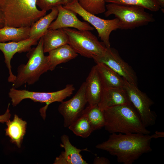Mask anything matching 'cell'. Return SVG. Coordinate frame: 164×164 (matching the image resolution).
I'll return each instance as SVG.
<instances>
[{
  "label": "cell",
  "mask_w": 164,
  "mask_h": 164,
  "mask_svg": "<svg viewBox=\"0 0 164 164\" xmlns=\"http://www.w3.org/2000/svg\"><path fill=\"white\" fill-rule=\"evenodd\" d=\"M57 7L58 12L57 16L49 26L48 29L70 27L79 30L91 31L94 29L95 28L87 22L80 20L74 12L64 8L62 5Z\"/></svg>",
  "instance_id": "4fadbf2b"
},
{
  "label": "cell",
  "mask_w": 164,
  "mask_h": 164,
  "mask_svg": "<svg viewBox=\"0 0 164 164\" xmlns=\"http://www.w3.org/2000/svg\"><path fill=\"white\" fill-rule=\"evenodd\" d=\"M9 105L10 104L9 103L5 113L3 114L0 115V123H4L10 119L11 114L9 109Z\"/></svg>",
  "instance_id": "83f0119b"
},
{
  "label": "cell",
  "mask_w": 164,
  "mask_h": 164,
  "mask_svg": "<svg viewBox=\"0 0 164 164\" xmlns=\"http://www.w3.org/2000/svg\"><path fill=\"white\" fill-rule=\"evenodd\" d=\"M87 118L94 131L101 129L104 127L105 119L103 110L98 105H89L85 108L82 113Z\"/></svg>",
  "instance_id": "603a6c76"
},
{
  "label": "cell",
  "mask_w": 164,
  "mask_h": 164,
  "mask_svg": "<svg viewBox=\"0 0 164 164\" xmlns=\"http://www.w3.org/2000/svg\"><path fill=\"white\" fill-rule=\"evenodd\" d=\"M95 65L104 89L124 88V79L104 64L96 63Z\"/></svg>",
  "instance_id": "e0dca14e"
},
{
  "label": "cell",
  "mask_w": 164,
  "mask_h": 164,
  "mask_svg": "<svg viewBox=\"0 0 164 164\" xmlns=\"http://www.w3.org/2000/svg\"><path fill=\"white\" fill-rule=\"evenodd\" d=\"M61 146L64 151L57 157L54 164H87L80 154L82 151H89L87 148L80 149L73 145L70 143L68 136L63 135L61 137Z\"/></svg>",
  "instance_id": "5bb4252c"
},
{
  "label": "cell",
  "mask_w": 164,
  "mask_h": 164,
  "mask_svg": "<svg viewBox=\"0 0 164 164\" xmlns=\"http://www.w3.org/2000/svg\"><path fill=\"white\" fill-rule=\"evenodd\" d=\"M0 10L5 26L16 28L30 27L46 13L38 9L36 0H0Z\"/></svg>",
  "instance_id": "3957f363"
},
{
  "label": "cell",
  "mask_w": 164,
  "mask_h": 164,
  "mask_svg": "<svg viewBox=\"0 0 164 164\" xmlns=\"http://www.w3.org/2000/svg\"><path fill=\"white\" fill-rule=\"evenodd\" d=\"M36 5L41 10L46 12L64 3L63 0H36Z\"/></svg>",
  "instance_id": "4316f807"
},
{
  "label": "cell",
  "mask_w": 164,
  "mask_h": 164,
  "mask_svg": "<svg viewBox=\"0 0 164 164\" xmlns=\"http://www.w3.org/2000/svg\"><path fill=\"white\" fill-rule=\"evenodd\" d=\"M75 88L72 84H67L65 87L59 91L53 92H36L25 90H18L12 87L9 92L12 105L16 106L22 100L29 99L35 102L45 103L46 105L40 109V115L44 120L46 117V111L48 106L55 102H61L73 94Z\"/></svg>",
  "instance_id": "8992f818"
},
{
  "label": "cell",
  "mask_w": 164,
  "mask_h": 164,
  "mask_svg": "<svg viewBox=\"0 0 164 164\" xmlns=\"http://www.w3.org/2000/svg\"><path fill=\"white\" fill-rule=\"evenodd\" d=\"M151 138H157L164 137V132L163 131L159 132L156 131L154 134L150 135Z\"/></svg>",
  "instance_id": "f546056e"
},
{
  "label": "cell",
  "mask_w": 164,
  "mask_h": 164,
  "mask_svg": "<svg viewBox=\"0 0 164 164\" xmlns=\"http://www.w3.org/2000/svg\"><path fill=\"white\" fill-rule=\"evenodd\" d=\"M106 8L105 16L114 15L121 29H133L155 21L153 15L141 7L110 3L106 5Z\"/></svg>",
  "instance_id": "5b68a950"
},
{
  "label": "cell",
  "mask_w": 164,
  "mask_h": 164,
  "mask_svg": "<svg viewBox=\"0 0 164 164\" xmlns=\"http://www.w3.org/2000/svg\"><path fill=\"white\" fill-rule=\"evenodd\" d=\"M104 111L105 119L104 127L111 134L149 135L151 133L143 125L138 112L132 104L114 106Z\"/></svg>",
  "instance_id": "7a4b0ae2"
},
{
  "label": "cell",
  "mask_w": 164,
  "mask_h": 164,
  "mask_svg": "<svg viewBox=\"0 0 164 164\" xmlns=\"http://www.w3.org/2000/svg\"><path fill=\"white\" fill-rule=\"evenodd\" d=\"M5 123L7 126L5 129L6 135L9 138L11 142L20 148L26 133L27 122L15 114L13 120L9 119Z\"/></svg>",
  "instance_id": "d6986e66"
},
{
  "label": "cell",
  "mask_w": 164,
  "mask_h": 164,
  "mask_svg": "<svg viewBox=\"0 0 164 164\" xmlns=\"http://www.w3.org/2000/svg\"><path fill=\"white\" fill-rule=\"evenodd\" d=\"M43 37L44 53L68 44V36L63 29H48Z\"/></svg>",
  "instance_id": "ffe728a7"
},
{
  "label": "cell",
  "mask_w": 164,
  "mask_h": 164,
  "mask_svg": "<svg viewBox=\"0 0 164 164\" xmlns=\"http://www.w3.org/2000/svg\"><path fill=\"white\" fill-rule=\"evenodd\" d=\"M106 2L139 6L151 11L156 12L160 7L156 0H105Z\"/></svg>",
  "instance_id": "d4e9b609"
},
{
  "label": "cell",
  "mask_w": 164,
  "mask_h": 164,
  "mask_svg": "<svg viewBox=\"0 0 164 164\" xmlns=\"http://www.w3.org/2000/svg\"><path fill=\"white\" fill-rule=\"evenodd\" d=\"M78 2L85 10L94 15L106 11L105 0H78Z\"/></svg>",
  "instance_id": "484cf974"
},
{
  "label": "cell",
  "mask_w": 164,
  "mask_h": 164,
  "mask_svg": "<svg viewBox=\"0 0 164 164\" xmlns=\"http://www.w3.org/2000/svg\"><path fill=\"white\" fill-rule=\"evenodd\" d=\"M68 128L76 135L83 138L88 137L94 131L87 118L83 114Z\"/></svg>",
  "instance_id": "cb8c5ba5"
},
{
  "label": "cell",
  "mask_w": 164,
  "mask_h": 164,
  "mask_svg": "<svg viewBox=\"0 0 164 164\" xmlns=\"http://www.w3.org/2000/svg\"><path fill=\"white\" fill-rule=\"evenodd\" d=\"M68 39V44L77 54L93 58L103 56L107 48L103 43L89 30H79L70 28H63Z\"/></svg>",
  "instance_id": "52a82bcc"
},
{
  "label": "cell",
  "mask_w": 164,
  "mask_h": 164,
  "mask_svg": "<svg viewBox=\"0 0 164 164\" xmlns=\"http://www.w3.org/2000/svg\"><path fill=\"white\" fill-rule=\"evenodd\" d=\"M93 59L96 63L105 64L128 82L137 86L138 78L132 67L120 56L118 51L111 47L107 48L104 54Z\"/></svg>",
  "instance_id": "30bf717a"
},
{
  "label": "cell",
  "mask_w": 164,
  "mask_h": 164,
  "mask_svg": "<svg viewBox=\"0 0 164 164\" xmlns=\"http://www.w3.org/2000/svg\"><path fill=\"white\" fill-rule=\"evenodd\" d=\"M110 163L108 159L104 157L97 156L93 161L94 164H110Z\"/></svg>",
  "instance_id": "f1b7e54d"
},
{
  "label": "cell",
  "mask_w": 164,
  "mask_h": 164,
  "mask_svg": "<svg viewBox=\"0 0 164 164\" xmlns=\"http://www.w3.org/2000/svg\"><path fill=\"white\" fill-rule=\"evenodd\" d=\"M63 6L64 8L74 12L92 26L96 29L98 37L106 47H110V36L111 33L120 29L119 22L117 18L105 19L98 17L84 9L79 4L78 0H74Z\"/></svg>",
  "instance_id": "ba28073f"
},
{
  "label": "cell",
  "mask_w": 164,
  "mask_h": 164,
  "mask_svg": "<svg viewBox=\"0 0 164 164\" xmlns=\"http://www.w3.org/2000/svg\"><path fill=\"white\" fill-rule=\"evenodd\" d=\"M124 89L144 126L146 128L154 125L157 115L155 112L150 109V107L154 104V101L145 93L139 89L137 86L128 82L124 79Z\"/></svg>",
  "instance_id": "9c48e42d"
},
{
  "label": "cell",
  "mask_w": 164,
  "mask_h": 164,
  "mask_svg": "<svg viewBox=\"0 0 164 164\" xmlns=\"http://www.w3.org/2000/svg\"><path fill=\"white\" fill-rule=\"evenodd\" d=\"M38 40L36 39L29 38L19 42H0V50L4 54L5 62L9 70V76L8 80L9 82L13 83L16 77V76L12 73L11 65V60L14 55L17 53L28 52L32 46L37 44Z\"/></svg>",
  "instance_id": "7c38bea8"
},
{
  "label": "cell",
  "mask_w": 164,
  "mask_h": 164,
  "mask_svg": "<svg viewBox=\"0 0 164 164\" xmlns=\"http://www.w3.org/2000/svg\"><path fill=\"white\" fill-rule=\"evenodd\" d=\"M5 26V22L3 15L2 12L0 10V29Z\"/></svg>",
  "instance_id": "4dcf8cb0"
},
{
  "label": "cell",
  "mask_w": 164,
  "mask_h": 164,
  "mask_svg": "<svg viewBox=\"0 0 164 164\" xmlns=\"http://www.w3.org/2000/svg\"><path fill=\"white\" fill-rule=\"evenodd\" d=\"M30 27L19 28L5 26L0 29V42H19L29 38Z\"/></svg>",
  "instance_id": "7402d4cb"
},
{
  "label": "cell",
  "mask_w": 164,
  "mask_h": 164,
  "mask_svg": "<svg viewBox=\"0 0 164 164\" xmlns=\"http://www.w3.org/2000/svg\"><path fill=\"white\" fill-rule=\"evenodd\" d=\"M46 56L49 70L52 71L56 66L76 58V53L68 44L64 45L48 52Z\"/></svg>",
  "instance_id": "ac0fdd59"
},
{
  "label": "cell",
  "mask_w": 164,
  "mask_h": 164,
  "mask_svg": "<svg viewBox=\"0 0 164 164\" xmlns=\"http://www.w3.org/2000/svg\"><path fill=\"white\" fill-rule=\"evenodd\" d=\"M43 37H41L35 48H31L27 54V63L20 65L17 68L13 87L18 88L27 84L32 85L38 81L40 76L49 70L46 56L44 54Z\"/></svg>",
  "instance_id": "277c9868"
},
{
  "label": "cell",
  "mask_w": 164,
  "mask_h": 164,
  "mask_svg": "<svg viewBox=\"0 0 164 164\" xmlns=\"http://www.w3.org/2000/svg\"><path fill=\"white\" fill-rule=\"evenodd\" d=\"M85 82L81 85L75 94L69 100L62 101L58 107L59 112L64 118V126H68L82 114L87 103Z\"/></svg>",
  "instance_id": "8fae6325"
},
{
  "label": "cell",
  "mask_w": 164,
  "mask_h": 164,
  "mask_svg": "<svg viewBox=\"0 0 164 164\" xmlns=\"http://www.w3.org/2000/svg\"><path fill=\"white\" fill-rule=\"evenodd\" d=\"M57 7L51 9V12L37 20L30 27L29 38L39 39L48 29L51 23L56 18L58 13Z\"/></svg>",
  "instance_id": "44dd1931"
},
{
  "label": "cell",
  "mask_w": 164,
  "mask_h": 164,
  "mask_svg": "<svg viewBox=\"0 0 164 164\" xmlns=\"http://www.w3.org/2000/svg\"><path fill=\"white\" fill-rule=\"evenodd\" d=\"M64 3V5H65L68 3H70L73 1L74 0H63Z\"/></svg>",
  "instance_id": "d6a6232c"
},
{
  "label": "cell",
  "mask_w": 164,
  "mask_h": 164,
  "mask_svg": "<svg viewBox=\"0 0 164 164\" xmlns=\"http://www.w3.org/2000/svg\"><path fill=\"white\" fill-rule=\"evenodd\" d=\"M132 104L124 88L104 89L98 105L102 110L114 106Z\"/></svg>",
  "instance_id": "2e32d148"
},
{
  "label": "cell",
  "mask_w": 164,
  "mask_h": 164,
  "mask_svg": "<svg viewBox=\"0 0 164 164\" xmlns=\"http://www.w3.org/2000/svg\"><path fill=\"white\" fill-rule=\"evenodd\" d=\"M158 2L160 7H164V0H156Z\"/></svg>",
  "instance_id": "1f68e13d"
},
{
  "label": "cell",
  "mask_w": 164,
  "mask_h": 164,
  "mask_svg": "<svg viewBox=\"0 0 164 164\" xmlns=\"http://www.w3.org/2000/svg\"><path fill=\"white\" fill-rule=\"evenodd\" d=\"M85 82L86 96L89 105H98L104 89L95 66L92 68Z\"/></svg>",
  "instance_id": "9a60e30c"
},
{
  "label": "cell",
  "mask_w": 164,
  "mask_h": 164,
  "mask_svg": "<svg viewBox=\"0 0 164 164\" xmlns=\"http://www.w3.org/2000/svg\"><path fill=\"white\" fill-rule=\"evenodd\" d=\"M152 139L149 135L113 133L96 147L116 156L119 163L132 164L143 154L152 151Z\"/></svg>",
  "instance_id": "6da1fadb"
}]
</instances>
